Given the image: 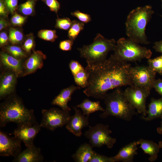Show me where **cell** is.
Segmentation results:
<instances>
[{
  "instance_id": "cell-43",
  "label": "cell",
  "mask_w": 162,
  "mask_h": 162,
  "mask_svg": "<svg viewBox=\"0 0 162 162\" xmlns=\"http://www.w3.org/2000/svg\"><path fill=\"white\" fill-rule=\"evenodd\" d=\"M153 47L156 52L162 53V40L155 42Z\"/></svg>"
},
{
  "instance_id": "cell-20",
  "label": "cell",
  "mask_w": 162,
  "mask_h": 162,
  "mask_svg": "<svg viewBox=\"0 0 162 162\" xmlns=\"http://www.w3.org/2000/svg\"><path fill=\"white\" fill-rule=\"evenodd\" d=\"M141 118L146 121L158 118L162 119V97L158 99L152 98L148 106L147 116H142Z\"/></svg>"
},
{
  "instance_id": "cell-32",
  "label": "cell",
  "mask_w": 162,
  "mask_h": 162,
  "mask_svg": "<svg viewBox=\"0 0 162 162\" xmlns=\"http://www.w3.org/2000/svg\"><path fill=\"white\" fill-rule=\"evenodd\" d=\"M73 16L77 18L81 22L87 23L91 20V17L90 15L82 12L79 10H76L71 13Z\"/></svg>"
},
{
  "instance_id": "cell-17",
  "label": "cell",
  "mask_w": 162,
  "mask_h": 162,
  "mask_svg": "<svg viewBox=\"0 0 162 162\" xmlns=\"http://www.w3.org/2000/svg\"><path fill=\"white\" fill-rule=\"evenodd\" d=\"M44 160L40 149L34 145L27 147L14 157L13 162H41Z\"/></svg>"
},
{
  "instance_id": "cell-22",
  "label": "cell",
  "mask_w": 162,
  "mask_h": 162,
  "mask_svg": "<svg viewBox=\"0 0 162 162\" xmlns=\"http://www.w3.org/2000/svg\"><path fill=\"white\" fill-rule=\"evenodd\" d=\"M93 147L88 143L82 144L72 156V157L76 162H89L94 151L92 149Z\"/></svg>"
},
{
  "instance_id": "cell-3",
  "label": "cell",
  "mask_w": 162,
  "mask_h": 162,
  "mask_svg": "<svg viewBox=\"0 0 162 162\" xmlns=\"http://www.w3.org/2000/svg\"><path fill=\"white\" fill-rule=\"evenodd\" d=\"M154 13L150 5L137 7L129 13L125 23L126 33L129 39L138 44L150 43L145 30Z\"/></svg>"
},
{
  "instance_id": "cell-35",
  "label": "cell",
  "mask_w": 162,
  "mask_h": 162,
  "mask_svg": "<svg viewBox=\"0 0 162 162\" xmlns=\"http://www.w3.org/2000/svg\"><path fill=\"white\" fill-rule=\"evenodd\" d=\"M51 11L57 14L60 8V4L57 0H44Z\"/></svg>"
},
{
  "instance_id": "cell-4",
  "label": "cell",
  "mask_w": 162,
  "mask_h": 162,
  "mask_svg": "<svg viewBox=\"0 0 162 162\" xmlns=\"http://www.w3.org/2000/svg\"><path fill=\"white\" fill-rule=\"evenodd\" d=\"M106 108L99 115L102 118L112 116L126 121L131 120L137 114L135 109L125 97L123 91L117 88L107 93L104 99Z\"/></svg>"
},
{
  "instance_id": "cell-10",
  "label": "cell",
  "mask_w": 162,
  "mask_h": 162,
  "mask_svg": "<svg viewBox=\"0 0 162 162\" xmlns=\"http://www.w3.org/2000/svg\"><path fill=\"white\" fill-rule=\"evenodd\" d=\"M126 98L138 113L146 116L147 115L146 102L150 92L140 88L131 86L124 91Z\"/></svg>"
},
{
  "instance_id": "cell-33",
  "label": "cell",
  "mask_w": 162,
  "mask_h": 162,
  "mask_svg": "<svg viewBox=\"0 0 162 162\" xmlns=\"http://www.w3.org/2000/svg\"><path fill=\"white\" fill-rule=\"evenodd\" d=\"M69 67L73 76L85 69L79 62L74 60H72L70 61L69 64Z\"/></svg>"
},
{
  "instance_id": "cell-47",
  "label": "cell",
  "mask_w": 162,
  "mask_h": 162,
  "mask_svg": "<svg viewBox=\"0 0 162 162\" xmlns=\"http://www.w3.org/2000/svg\"><path fill=\"white\" fill-rule=\"evenodd\" d=\"M161 17H162V16H161Z\"/></svg>"
},
{
  "instance_id": "cell-11",
  "label": "cell",
  "mask_w": 162,
  "mask_h": 162,
  "mask_svg": "<svg viewBox=\"0 0 162 162\" xmlns=\"http://www.w3.org/2000/svg\"><path fill=\"white\" fill-rule=\"evenodd\" d=\"M40 124L37 122L17 126L13 134L27 147L34 145V140L40 130Z\"/></svg>"
},
{
  "instance_id": "cell-6",
  "label": "cell",
  "mask_w": 162,
  "mask_h": 162,
  "mask_svg": "<svg viewBox=\"0 0 162 162\" xmlns=\"http://www.w3.org/2000/svg\"><path fill=\"white\" fill-rule=\"evenodd\" d=\"M113 55L118 59L128 62L141 61L149 59L152 53L146 47L141 46L130 39L120 38L116 42Z\"/></svg>"
},
{
  "instance_id": "cell-25",
  "label": "cell",
  "mask_w": 162,
  "mask_h": 162,
  "mask_svg": "<svg viewBox=\"0 0 162 162\" xmlns=\"http://www.w3.org/2000/svg\"><path fill=\"white\" fill-rule=\"evenodd\" d=\"M5 51L17 58L21 59L26 57V52L19 46L16 45H9L4 47Z\"/></svg>"
},
{
  "instance_id": "cell-40",
  "label": "cell",
  "mask_w": 162,
  "mask_h": 162,
  "mask_svg": "<svg viewBox=\"0 0 162 162\" xmlns=\"http://www.w3.org/2000/svg\"><path fill=\"white\" fill-rule=\"evenodd\" d=\"M153 88L162 97V79H155L153 84Z\"/></svg>"
},
{
  "instance_id": "cell-24",
  "label": "cell",
  "mask_w": 162,
  "mask_h": 162,
  "mask_svg": "<svg viewBox=\"0 0 162 162\" xmlns=\"http://www.w3.org/2000/svg\"><path fill=\"white\" fill-rule=\"evenodd\" d=\"M84 23L80 21L73 20L71 25L69 29L68 36L70 39L74 40L80 33L84 28Z\"/></svg>"
},
{
  "instance_id": "cell-16",
  "label": "cell",
  "mask_w": 162,
  "mask_h": 162,
  "mask_svg": "<svg viewBox=\"0 0 162 162\" xmlns=\"http://www.w3.org/2000/svg\"><path fill=\"white\" fill-rule=\"evenodd\" d=\"M46 56L42 52L38 50L34 51L24 63L23 76L34 73L42 68L44 61Z\"/></svg>"
},
{
  "instance_id": "cell-39",
  "label": "cell",
  "mask_w": 162,
  "mask_h": 162,
  "mask_svg": "<svg viewBox=\"0 0 162 162\" xmlns=\"http://www.w3.org/2000/svg\"><path fill=\"white\" fill-rule=\"evenodd\" d=\"M9 12L14 14L17 7L18 0H4Z\"/></svg>"
},
{
  "instance_id": "cell-13",
  "label": "cell",
  "mask_w": 162,
  "mask_h": 162,
  "mask_svg": "<svg viewBox=\"0 0 162 162\" xmlns=\"http://www.w3.org/2000/svg\"><path fill=\"white\" fill-rule=\"evenodd\" d=\"M75 111L74 115L70 116L65 127L70 132L77 137L82 135V130L89 124V116H85L77 108V106L73 107Z\"/></svg>"
},
{
  "instance_id": "cell-41",
  "label": "cell",
  "mask_w": 162,
  "mask_h": 162,
  "mask_svg": "<svg viewBox=\"0 0 162 162\" xmlns=\"http://www.w3.org/2000/svg\"><path fill=\"white\" fill-rule=\"evenodd\" d=\"M9 11L4 0H0V14L4 17L8 16Z\"/></svg>"
},
{
  "instance_id": "cell-26",
  "label": "cell",
  "mask_w": 162,
  "mask_h": 162,
  "mask_svg": "<svg viewBox=\"0 0 162 162\" xmlns=\"http://www.w3.org/2000/svg\"><path fill=\"white\" fill-rule=\"evenodd\" d=\"M74 82L79 86L86 88L88 84V76L85 69L73 76Z\"/></svg>"
},
{
  "instance_id": "cell-12",
  "label": "cell",
  "mask_w": 162,
  "mask_h": 162,
  "mask_svg": "<svg viewBox=\"0 0 162 162\" xmlns=\"http://www.w3.org/2000/svg\"><path fill=\"white\" fill-rule=\"evenodd\" d=\"M21 142L15 136L10 137L0 130V155L15 157L21 152Z\"/></svg>"
},
{
  "instance_id": "cell-38",
  "label": "cell",
  "mask_w": 162,
  "mask_h": 162,
  "mask_svg": "<svg viewBox=\"0 0 162 162\" xmlns=\"http://www.w3.org/2000/svg\"><path fill=\"white\" fill-rule=\"evenodd\" d=\"M73 43L74 40L70 39L62 41L59 44V48L63 51H70L72 49Z\"/></svg>"
},
{
  "instance_id": "cell-30",
  "label": "cell",
  "mask_w": 162,
  "mask_h": 162,
  "mask_svg": "<svg viewBox=\"0 0 162 162\" xmlns=\"http://www.w3.org/2000/svg\"><path fill=\"white\" fill-rule=\"evenodd\" d=\"M34 0H28L20 5V10L24 15H31L34 11Z\"/></svg>"
},
{
  "instance_id": "cell-18",
  "label": "cell",
  "mask_w": 162,
  "mask_h": 162,
  "mask_svg": "<svg viewBox=\"0 0 162 162\" xmlns=\"http://www.w3.org/2000/svg\"><path fill=\"white\" fill-rule=\"evenodd\" d=\"M138 144L134 141L122 147L115 156L111 157L112 162H132L134 156L137 154Z\"/></svg>"
},
{
  "instance_id": "cell-8",
  "label": "cell",
  "mask_w": 162,
  "mask_h": 162,
  "mask_svg": "<svg viewBox=\"0 0 162 162\" xmlns=\"http://www.w3.org/2000/svg\"><path fill=\"white\" fill-rule=\"evenodd\" d=\"M130 74L131 86L140 88L150 92L156 79V72L148 66H131Z\"/></svg>"
},
{
  "instance_id": "cell-9",
  "label": "cell",
  "mask_w": 162,
  "mask_h": 162,
  "mask_svg": "<svg viewBox=\"0 0 162 162\" xmlns=\"http://www.w3.org/2000/svg\"><path fill=\"white\" fill-rule=\"evenodd\" d=\"M42 114L41 127L51 131L66 125L70 116V111L56 108L42 110Z\"/></svg>"
},
{
  "instance_id": "cell-7",
  "label": "cell",
  "mask_w": 162,
  "mask_h": 162,
  "mask_svg": "<svg viewBox=\"0 0 162 162\" xmlns=\"http://www.w3.org/2000/svg\"><path fill=\"white\" fill-rule=\"evenodd\" d=\"M88 127L84 135L89 140V142L93 147L100 148L104 145L109 148L113 147L116 140L110 136L112 131L109 129V125L98 124Z\"/></svg>"
},
{
  "instance_id": "cell-1",
  "label": "cell",
  "mask_w": 162,
  "mask_h": 162,
  "mask_svg": "<svg viewBox=\"0 0 162 162\" xmlns=\"http://www.w3.org/2000/svg\"><path fill=\"white\" fill-rule=\"evenodd\" d=\"M130 64L120 60L112 54L97 65H87L85 70L88 76L87 87L83 93L88 97L104 99L110 90L131 85Z\"/></svg>"
},
{
  "instance_id": "cell-48",
  "label": "cell",
  "mask_w": 162,
  "mask_h": 162,
  "mask_svg": "<svg viewBox=\"0 0 162 162\" xmlns=\"http://www.w3.org/2000/svg\"></svg>"
},
{
  "instance_id": "cell-34",
  "label": "cell",
  "mask_w": 162,
  "mask_h": 162,
  "mask_svg": "<svg viewBox=\"0 0 162 162\" xmlns=\"http://www.w3.org/2000/svg\"><path fill=\"white\" fill-rule=\"evenodd\" d=\"M89 162H112L110 157L100 154L94 151Z\"/></svg>"
},
{
  "instance_id": "cell-36",
  "label": "cell",
  "mask_w": 162,
  "mask_h": 162,
  "mask_svg": "<svg viewBox=\"0 0 162 162\" xmlns=\"http://www.w3.org/2000/svg\"><path fill=\"white\" fill-rule=\"evenodd\" d=\"M34 45V41L33 38L30 36L27 38L24 42L22 48L26 52L29 53L33 49Z\"/></svg>"
},
{
  "instance_id": "cell-27",
  "label": "cell",
  "mask_w": 162,
  "mask_h": 162,
  "mask_svg": "<svg viewBox=\"0 0 162 162\" xmlns=\"http://www.w3.org/2000/svg\"><path fill=\"white\" fill-rule=\"evenodd\" d=\"M9 40L13 44H16L21 43L23 38L22 33L19 30L13 28L9 30Z\"/></svg>"
},
{
  "instance_id": "cell-23",
  "label": "cell",
  "mask_w": 162,
  "mask_h": 162,
  "mask_svg": "<svg viewBox=\"0 0 162 162\" xmlns=\"http://www.w3.org/2000/svg\"><path fill=\"white\" fill-rule=\"evenodd\" d=\"M100 103V101H92L87 98L84 99L77 106L81 109L83 115L89 116L91 114L97 111H104L105 109L101 106Z\"/></svg>"
},
{
  "instance_id": "cell-14",
  "label": "cell",
  "mask_w": 162,
  "mask_h": 162,
  "mask_svg": "<svg viewBox=\"0 0 162 162\" xmlns=\"http://www.w3.org/2000/svg\"><path fill=\"white\" fill-rule=\"evenodd\" d=\"M18 77L13 71L6 70L3 72L0 76V99L13 94Z\"/></svg>"
},
{
  "instance_id": "cell-19",
  "label": "cell",
  "mask_w": 162,
  "mask_h": 162,
  "mask_svg": "<svg viewBox=\"0 0 162 162\" xmlns=\"http://www.w3.org/2000/svg\"><path fill=\"white\" fill-rule=\"evenodd\" d=\"M80 88L81 87L78 86L72 85L62 89L59 94L53 99L51 104L58 106L64 111H70L71 109L68 106V103L71 100L73 93Z\"/></svg>"
},
{
  "instance_id": "cell-31",
  "label": "cell",
  "mask_w": 162,
  "mask_h": 162,
  "mask_svg": "<svg viewBox=\"0 0 162 162\" xmlns=\"http://www.w3.org/2000/svg\"><path fill=\"white\" fill-rule=\"evenodd\" d=\"M72 21L68 18H57L56 20V28H57L67 30L70 28Z\"/></svg>"
},
{
  "instance_id": "cell-46",
  "label": "cell",
  "mask_w": 162,
  "mask_h": 162,
  "mask_svg": "<svg viewBox=\"0 0 162 162\" xmlns=\"http://www.w3.org/2000/svg\"><path fill=\"white\" fill-rule=\"evenodd\" d=\"M158 145L160 148H162V141L159 142Z\"/></svg>"
},
{
  "instance_id": "cell-42",
  "label": "cell",
  "mask_w": 162,
  "mask_h": 162,
  "mask_svg": "<svg viewBox=\"0 0 162 162\" xmlns=\"http://www.w3.org/2000/svg\"><path fill=\"white\" fill-rule=\"evenodd\" d=\"M9 40L7 34L4 32H1L0 34V46L1 47L6 45Z\"/></svg>"
},
{
  "instance_id": "cell-2",
  "label": "cell",
  "mask_w": 162,
  "mask_h": 162,
  "mask_svg": "<svg viewBox=\"0 0 162 162\" xmlns=\"http://www.w3.org/2000/svg\"><path fill=\"white\" fill-rule=\"evenodd\" d=\"M36 122L33 110L25 106L18 96L12 94L6 98L0 107V126L3 127L10 122L17 126Z\"/></svg>"
},
{
  "instance_id": "cell-45",
  "label": "cell",
  "mask_w": 162,
  "mask_h": 162,
  "mask_svg": "<svg viewBox=\"0 0 162 162\" xmlns=\"http://www.w3.org/2000/svg\"><path fill=\"white\" fill-rule=\"evenodd\" d=\"M157 131L158 134H162V121L160 122V126L157 128Z\"/></svg>"
},
{
  "instance_id": "cell-37",
  "label": "cell",
  "mask_w": 162,
  "mask_h": 162,
  "mask_svg": "<svg viewBox=\"0 0 162 162\" xmlns=\"http://www.w3.org/2000/svg\"><path fill=\"white\" fill-rule=\"evenodd\" d=\"M26 19L25 17L15 13L11 17V21L13 25L20 26L24 23Z\"/></svg>"
},
{
  "instance_id": "cell-21",
  "label": "cell",
  "mask_w": 162,
  "mask_h": 162,
  "mask_svg": "<svg viewBox=\"0 0 162 162\" xmlns=\"http://www.w3.org/2000/svg\"><path fill=\"white\" fill-rule=\"evenodd\" d=\"M136 141L138 144L140 145V148L143 150L144 153L149 155L148 159L150 161H154L157 159L160 148L158 144L152 141L142 138Z\"/></svg>"
},
{
  "instance_id": "cell-44",
  "label": "cell",
  "mask_w": 162,
  "mask_h": 162,
  "mask_svg": "<svg viewBox=\"0 0 162 162\" xmlns=\"http://www.w3.org/2000/svg\"><path fill=\"white\" fill-rule=\"evenodd\" d=\"M8 26V22L4 19L1 18L0 20V30L6 28Z\"/></svg>"
},
{
  "instance_id": "cell-28",
  "label": "cell",
  "mask_w": 162,
  "mask_h": 162,
  "mask_svg": "<svg viewBox=\"0 0 162 162\" xmlns=\"http://www.w3.org/2000/svg\"><path fill=\"white\" fill-rule=\"evenodd\" d=\"M148 66L154 71L162 75V55L148 60Z\"/></svg>"
},
{
  "instance_id": "cell-29",
  "label": "cell",
  "mask_w": 162,
  "mask_h": 162,
  "mask_svg": "<svg viewBox=\"0 0 162 162\" xmlns=\"http://www.w3.org/2000/svg\"><path fill=\"white\" fill-rule=\"evenodd\" d=\"M38 36L40 38L47 41L54 42L58 37L55 30L42 29L38 33Z\"/></svg>"
},
{
  "instance_id": "cell-5",
  "label": "cell",
  "mask_w": 162,
  "mask_h": 162,
  "mask_svg": "<svg viewBox=\"0 0 162 162\" xmlns=\"http://www.w3.org/2000/svg\"><path fill=\"white\" fill-rule=\"evenodd\" d=\"M116 44L114 39H107L98 34L91 44L84 45L77 49L81 57L86 59L87 65L93 66L105 61L108 53L114 51Z\"/></svg>"
},
{
  "instance_id": "cell-15",
  "label": "cell",
  "mask_w": 162,
  "mask_h": 162,
  "mask_svg": "<svg viewBox=\"0 0 162 162\" xmlns=\"http://www.w3.org/2000/svg\"><path fill=\"white\" fill-rule=\"evenodd\" d=\"M0 64L6 70L14 72L18 77L24 75V63L21 59L17 58L5 51L0 53Z\"/></svg>"
}]
</instances>
